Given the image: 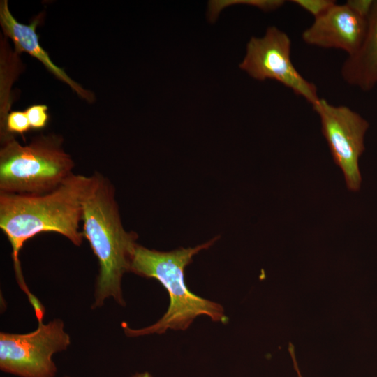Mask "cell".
Segmentation results:
<instances>
[{"mask_svg":"<svg viewBox=\"0 0 377 377\" xmlns=\"http://www.w3.org/2000/svg\"><path fill=\"white\" fill-rule=\"evenodd\" d=\"M89 177L73 174L54 190L40 195L0 193V228L12 247L19 285L29 299L32 295L24 282L19 254L24 244L42 233L60 234L74 245L84 238L80 230L82 199Z\"/></svg>","mask_w":377,"mask_h":377,"instance_id":"6da1fadb","label":"cell"},{"mask_svg":"<svg viewBox=\"0 0 377 377\" xmlns=\"http://www.w3.org/2000/svg\"><path fill=\"white\" fill-rule=\"evenodd\" d=\"M82 233L99 265L93 308L101 307L109 297L125 306L121 280L130 272L138 235L124 228L114 188L98 172L89 177L82 199Z\"/></svg>","mask_w":377,"mask_h":377,"instance_id":"7a4b0ae2","label":"cell"},{"mask_svg":"<svg viewBox=\"0 0 377 377\" xmlns=\"http://www.w3.org/2000/svg\"><path fill=\"white\" fill-rule=\"evenodd\" d=\"M218 238L195 247H181L170 251L149 249L136 244L132 253L130 272L158 281L168 293L170 304L164 315L154 324L140 329H132L124 324L126 336L162 334L168 330H186L200 316H207L214 322H228L221 304L191 293L184 280V269L192 263L193 257L209 248Z\"/></svg>","mask_w":377,"mask_h":377,"instance_id":"3957f363","label":"cell"},{"mask_svg":"<svg viewBox=\"0 0 377 377\" xmlns=\"http://www.w3.org/2000/svg\"><path fill=\"white\" fill-rule=\"evenodd\" d=\"M1 139L0 193H47L73 174L74 162L58 135L37 136L26 145L9 133Z\"/></svg>","mask_w":377,"mask_h":377,"instance_id":"277c9868","label":"cell"},{"mask_svg":"<svg viewBox=\"0 0 377 377\" xmlns=\"http://www.w3.org/2000/svg\"><path fill=\"white\" fill-rule=\"evenodd\" d=\"M37 318L38 327L29 333H0V369L20 377H54V353L71 343L64 323L55 318L48 323Z\"/></svg>","mask_w":377,"mask_h":377,"instance_id":"5b68a950","label":"cell"},{"mask_svg":"<svg viewBox=\"0 0 377 377\" xmlns=\"http://www.w3.org/2000/svg\"><path fill=\"white\" fill-rule=\"evenodd\" d=\"M290 54L289 36L278 27L270 26L262 37L250 38L239 68L256 80L269 79L280 82L313 106L320 98L317 87L297 71Z\"/></svg>","mask_w":377,"mask_h":377,"instance_id":"8992f818","label":"cell"},{"mask_svg":"<svg viewBox=\"0 0 377 377\" xmlns=\"http://www.w3.org/2000/svg\"><path fill=\"white\" fill-rule=\"evenodd\" d=\"M320 117L321 131L334 163L343 172L346 187L358 191L362 184L359 159L364 149L368 121L345 105H334L323 98L312 106Z\"/></svg>","mask_w":377,"mask_h":377,"instance_id":"52a82bcc","label":"cell"},{"mask_svg":"<svg viewBox=\"0 0 377 377\" xmlns=\"http://www.w3.org/2000/svg\"><path fill=\"white\" fill-rule=\"evenodd\" d=\"M367 20L355 13L346 3H335L314 19L302 34L307 45L341 50L348 56L360 47L367 31Z\"/></svg>","mask_w":377,"mask_h":377,"instance_id":"ba28073f","label":"cell"},{"mask_svg":"<svg viewBox=\"0 0 377 377\" xmlns=\"http://www.w3.org/2000/svg\"><path fill=\"white\" fill-rule=\"evenodd\" d=\"M40 20L38 16L29 24H22L11 14L8 1L6 0L1 1V26L4 34L13 41L15 53L24 52L35 57L58 79L69 85L80 97L89 102H92L94 99L93 94L73 80L64 69L57 66L50 59L48 53L40 45L38 36L36 31Z\"/></svg>","mask_w":377,"mask_h":377,"instance_id":"9c48e42d","label":"cell"},{"mask_svg":"<svg viewBox=\"0 0 377 377\" xmlns=\"http://www.w3.org/2000/svg\"><path fill=\"white\" fill-rule=\"evenodd\" d=\"M341 75L347 84L364 91L377 85V0L367 18L364 38L342 64Z\"/></svg>","mask_w":377,"mask_h":377,"instance_id":"30bf717a","label":"cell"},{"mask_svg":"<svg viewBox=\"0 0 377 377\" xmlns=\"http://www.w3.org/2000/svg\"><path fill=\"white\" fill-rule=\"evenodd\" d=\"M1 127V135L5 133L23 135L31 128L24 111H12L7 114Z\"/></svg>","mask_w":377,"mask_h":377,"instance_id":"8fae6325","label":"cell"},{"mask_svg":"<svg viewBox=\"0 0 377 377\" xmlns=\"http://www.w3.org/2000/svg\"><path fill=\"white\" fill-rule=\"evenodd\" d=\"M47 110L46 105L37 104L31 105L24 110L31 128L41 129L47 125L49 119Z\"/></svg>","mask_w":377,"mask_h":377,"instance_id":"7c38bea8","label":"cell"},{"mask_svg":"<svg viewBox=\"0 0 377 377\" xmlns=\"http://www.w3.org/2000/svg\"><path fill=\"white\" fill-rule=\"evenodd\" d=\"M291 1L312 15L314 19L323 15L336 3V1L332 0H293Z\"/></svg>","mask_w":377,"mask_h":377,"instance_id":"4fadbf2b","label":"cell"},{"mask_svg":"<svg viewBox=\"0 0 377 377\" xmlns=\"http://www.w3.org/2000/svg\"><path fill=\"white\" fill-rule=\"evenodd\" d=\"M375 0H348L346 4L357 15L367 20Z\"/></svg>","mask_w":377,"mask_h":377,"instance_id":"5bb4252c","label":"cell"},{"mask_svg":"<svg viewBox=\"0 0 377 377\" xmlns=\"http://www.w3.org/2000/svg\"><path fill=\"white\" fill-rule=\"evenodd\" d=\"M293 351L294 350H293V348H291V349L290 350V354H291V356H292V358H293V364H294V367H295V369L297 371L298 377H302V376L301 375L300 371V370L298 369V366L297 364Z\"/></svg>","mask_w":377,"mask_h":377,"instance_id":"9a60e30c","label":"cell"},{"mask_svg":"<svg viewBox=\"0 0 377 377\" xmlns=\"http://www.w3.org/2000/svg\"><path fill=\"white\" fill-rule=\"evenodd\" d=\"M131 377H152L148 372L136 373Z\"/></svg>","mask_w":377,"mask_h":377,"instance_id":"2e32d148","label":"cell"},{"mask_svg":"<svg viewBox=\"0 0 377 377\" xmlns=\"http://www.w3.org/2000/svg\"><path fill=\"white\" fill-rule=\"evenodd\" d=\"M66 377H68V376H66Z\"/></svg>","mask_w":377,"mask_h":377,"instance_id":"e0dca14e","label":"cell"}]
</instances>
